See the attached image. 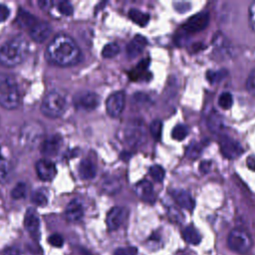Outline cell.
<instances>
[{"label":"cell","mask_w":255,"mask_h":255,"mask_svg":"<svg viewBox=\"0 0 255 255\" xmlns=\"http://www.w3.org/2000/svg\"><path fill=\"white\" fill-rule=\"evenodd\" d=\"M31 201L34 204L38 205V206H43L47 204L48 199H47V195L45 192L43 191H35L32 193L31 195Z\"/></svg>","instance_id":"obj_33"},{"label":"cell","mask_w":255,"mask_h":255,"mask_svg":"<svg viewBox=\"0 0 255 255\" xmlns=\"http://www.w3.org/2000/svg\"><path fill=\"white\" fill-rule=\"evenodd\" d=\"M48 242L50 245L54 247H62L64 243V239L60 234H53L48 238Z\"/></svg>","instance_id":"obj_38"},{"label":"cell","mask_w":255,"mask_h":255,"mask_svg":"<svg viewBox=\"0 0 255 255\" xmlns=\"http://www.w3.org/2000/svg\"><path fill=\"white\" fill-rule=\"evenodd\" d=\"M246 89L250 95L255 97V69H253L247 77Z\"/></svg>","instance_id":"obj_36"},{"label":"cell","mask_w":255,"mask_h":255,"mask_svg":"<svg viewBox=\"0 0 255 255\" xmlns=\"http://www.w3.org/2000/svg\"><path fill=\"white\" fill-rule=\"evenodd\" d=\"M9 9L6 5L0 4V22H4L7 20V18L9 16Z\"/></svg>","instance_id":"obj_41"},{"label":"cell","mask_w":255,"mask_h":255,"mask_svg":"<svg viewBox=\"0 0 255 255\" xmlns=\"http://www.w3.org/2000/svg\"><path fill=\"white\" fill-rule=\"evenodd\" d=\"M171 195L175 203L181 207L187 209L189 211H191L194 208L195 202L188 191L184 189H175L171 191Z\"/></svg>","instance_id":"obj_17"},{"label":"cell","mask_w":255,"mask_h":255,"mask_svg":"<svg viewBox=\"0 0 255 255\" xmlns=\"http://www.w3.org/2000/svg\"><path fill=\"white\" fill-rule=\"evenodd\" d=\"M150 132H151L152 136L155 141L161 140L162 132H163V123H162V121L154 120L150 126Z\"/></svg>","instance_id":"obj_28"},{"label":"cell","mask_w":255,"mask_h":255,"mask_svg":"<svg viewBox=\"0 0 255 255\" xmlns=\"http://www.w3.org/2000/svg\"><path fill=\"white\" fill-rule=\"evenodd\" d=\"M135 192L139 198L145 202L153 203L154 202V192L153 185L148 181H141L135 187Z\"/></svg>","instance_id":"obj_20"},{"label":"cell","mask_w":255,"mask_h":255,"mask_svg":"<svg viewBox=\"0 0 255 255\" xmlns=\"http://www.w3.org/2000/svg\"><path fill=\"white\" fill-rule=\"evenodd\" d=\"M62 138L59 135H53L48 138L44 139L40 146L41 153L44 156H54L58 153L59 150H60L62 146Z\"/></svg>","instance_id":"obj_13"},{"label":"cell","mask_w":255,"mask_h":255,"mask_svg":"<svg viewBox=\"0 0 255 255\" xmlns=\"http://www.w3.org/2000/svg\"><path fill=\"white\" fill-rule=\"evenodd\" d=\"M52 33V28L48 22L38 21L30 29V37L37 43H42L49 38Z\"/></svg>","instance_id":"obj_14"},{"label":"cell","mask_w":255,"mask_h":255,"mask_svg":"<svg viewBox=\"0 0 255 255\" xmlns=\"http://www.w3.org/2000/svg\"><path fill=\"white\" fill-rule=\"evenodd\" d=\"M183 238L187 243L193 245H197L202 241L201 234L193 226H187L184 229Z\"/></svg>","instance_id":"obj_24"},{"label":"cell","mask_w":255,"mask_h":255,"mask_svg":"<svg viewBox=\"0 0 255 255\" xmlns=\"http://www.w3.org/2000/svg\"><path fill=\"white\" fill-rule=\"evenodd\" d=\"M47 57L51 63L57 66L68 67L81 60V50L72 37L58 34L47 47Z\"/></svg>","instance_id":"obj_1"},{"label":"cell","mask_w":255,"mask_h":255,"mask_svg":"<svg viewBox=\"0 0 255 255\" xmlns=\"http://www.w3.org/2000/svg\"><path fill=\"white\" fill-rule=\"evenodd\" d=\"M45 130L43 125L38 121H30L25 123L19 134V143L25 150L31 151L41 146L44 141Z\"/></svg>","instance_id":"obj_4"},{"label":"cell","mask_w":255,"mask_h":255,"mask_svg":"<svg viewBox=\"0 0 255 255\" xmlns=\"http://www.w3.org/2000/svg\"><path fill=\"white\" fill-rule=\"evenodd\" d=\"M18 21L22 27L31 29L39 20H37L35 16L21 8L18 12Z\"/></svg>","instance_id":"obj_22"},{"label":"cell","mask_w":255,"mask_h":255,"mask_svg":"<svg viewBox=\"0 0 255 255\" xmlns=\"http://www.w3.org/2000/svg\"><path fill=\"white\" fill-rule=\"evenodd\" d=\"M67 109L66 98L57 91L48 93L42 101L41 112L44 116L51 118V119H57L61 117Z\"/></svg>","instance_id":"obj_5"},{"label":"cell","mask_w":255,"mask_h":255,"mask_svg":"<svg viewBox=\"0 0 255 255\" xmlns=\"http://www.w3.org/2000/svg\"><path fill=\"white\" fill-rule=\"evenodd\" d=\"M221 150L223 156L229 160L238 159L244 153L241 145L238 142L231 138H227V136H223L221 141Z\"/></svg>","instance_id":"obj_11"},{"label":"cell","mask_w":255,"mask_h":255,"mask_svg":"<svg viewBox=\"0 0 255 255\" xmlns=\"http://www.w3.org/2000/svg\"><path fill=\"white\" fill-rule=\"evenodd\" d=\"M58 10L61 14L66 15V16H71L74 12L72 4L68 1H60L58 3Z\"/></svg>","instance_id":"obj_35"},{"label":"cell","mask_w":255,"mask_h":255,"mask_svg":"<svg viewBox=\"0 0 255 255\" xmlns=\"http://www.w3.org/2000/svg\"><path fill=\"white\" fill-rule=\"evenodd\" d=\"M114 255H138V249L134 246L120 247L115 250Z\"/></svg>","instance_id":"obj_37"},{"label":"cell","mask_w":255,"mask_h":255,"mask_svg":"<svg viewBox=\"0 0 255 255\" xmlns=\"http://www.w3.org/2000/svg\"><path fill=\"white\" fill-rule=\"evenodd\" d=\"M227 75V72L225 70H219V71H208L206 74L207 80L214 84V83H219L221 80L224 79V77Z\"/></svg>","instance_id":"obj_29"},{"label":"cell","mask_w":255,"mask_h":255,"mask_svg":"<svg viewBox=\"0 0 255 255\" xmlns=\"http://www.w3.org/2000/svg\"><path fill=\"white\" fill-rule=\"evenodd\" d=\"M100 104V97L95 92L83 91L74 97V105L77 109L93 111Z\"/></svg>","instance_id":"obj_8"},{"label":"cell","mask_w":255,"mask_h":255,"mask_svg":"<svg viewBox=\"0 0 255 255\" xmlns=\"http://www.w3.org/2000/svg\"><path fill=\"white\" fill-rule=\"evenodd\" d=\"M29 44L23 36H15L0 47V64L15 67L21 64L28 54Z\"/></svg>","instance_id":"obj_2"},{"label":"cell","mask_w":255,"mask_h":255,"mask_svg":"<svg viewBox=\"0 0 255 255\" xmlns=\"http://www.w3.org/2000/svg\"><path fill=\"white\" fill-rule=\"evenodd\" d=\"M247 165H248V167L250 169L255 170V158H252V156H251V158H249L248 161H247Z\"/></svg>","instance_id":"obj_44"},{"label":"cell","mask_w":255,"mask_h":255,"mask_svg":"<svg viewBox=\"0 0 255 255\" xmlns=\"http://www.w3.org/2000/svg\"><path fill=\"white\" fill-rule=\"evenodd\" d=\"M119 53H120V46L114 42L107 44L102 50V56L108 59L116 57Z\"/></svg>","instance_id":"obj_27"},{"label":"cell","mask_w":255,"mask_h":255,"mask_svg":"<svg viewBox=\"0 0 255 255\" xmlns=\"http://www.w3.org/2000/svg\"><path fill=\"white\" fill-rule=\"evenodd\" d=\"M147 44L148 41L144 36L136 35L133 40L127 46V54L129 58L134 59L136 57H138L140 54H142Z\"/></svg>","instance_id":"obj_19"},{"label":"cell","mask_w":255,"mask_h":255,"mask_svg":"<svg viewBox=\"0 0 255 255\" xmlns=\"http://www.w3.org/2000/svg\"><path fill=\"white\" fill-rule=\"evenodd\" d=\"M36 171L39 179L44 182H49L55 178L57 173V169L53 162L46 159H42L36 163Z\"/></svg>","instance_id":"obj_12"},{"label":"cell","mask_w":255,"mask_h":255,"mask_svg":"<svg viewBox=\"0 0 255 255\" xmlns=\"http://www.w3.org/2000/svg\"><path fill=\"white\" fill-rule=\"evenodd\" d=\"M9 178V167L8 164L3 160L0 161V183L5 184Z\"/></svg>","instance_id":"obj_34"},{"label":"cell","mask_w":255,"mask_h":255,"mask_svg":"<svg viewBox=\"0 0 255 255\" xmlns=\"http://www.w3.org/2000/svg\"><path fill=\"white\" fill-rule=\"evenodd\" d=\"M129 17L133 22H135L136 24H138L142 27L146 26L150 21V15L149 14L144 13L143 11L135 9V8H133L129 11Z\"/></svg>","instance_id":"obj_23"},{"label":"cell","mask_w":255,"mask_h":255,"mask_svg":"<svg viewBox=\"0 0 255 255\" xmlns=\"http://www.w3.org/2000/svg\"><path fill=\"white\" fill-rule=\"evenodd\" d=\"M227 245L232 251L242 254L251 249L253 242L250 235L246 231L239 228H235L231 230L228 235Z\"/></svg>","instance_id":"obj_7"},{"label":"cell","mask_w":255,"mask_h":255,"mask_svg":"<svg viewBox=\"0 0 255 255\" xmlns=\"http://www.w3.org/2000/svg\"><path fill=\"white\" fill-rule=\"evenodd\" d=\"M79 170V175L82 180H91L95 178L97 168L93 161L86 159L81 162L79 166V170Z\"/></svg>","instance_id":"obj_21"},{"label":"cell","mask_w":255,"mask_h":255,"mask_svg":"<svg viewBox=\"0 0 255 255\" xmlns=\"http://www.w3.org/2000/svg\"><path fill=\"white\" fill-rule=\"evenodd\" d=\"M248 19H249V24H250L252 30L255 32V1L252 2L249 6Z\"/></svg>","instance_id":"obj_39"},{"label":"cell","mask_w":255,"mask_h":255,"mask_svg":"<svg viewBox=\"0 0 255 255\" xmlns=\"http://www.w3.org/2000/svg\"><path fill=\"white\" fill-rule=\"evenodd\" d=\"M125 102H126V97L124 92L118 91L111 94L106 102L107 113L112 118L119 117L125 108Z\"/></svg>","instance_id":"obj_10"},{"label":"cell","mask_w":255,"mask_h":255,"mask_svg":"<svg viewBox=\"0 0 255 255\" xmlns=\"http://www.w3.org/2000/svg\"><path fill=\"white\" fill-rule=\"evenodd\" d=\"M188 128L186 125H178L175 126L171 132V136L176 141L185 140L188 135Z\"/></svg>","instance_id":"obj_26"},{"label":"cell","mask_w":255,"mask_h":255,"mask_svg":"<svg viewBox=\"0 0 255 255\" xmlns=\"http://www.w3.org/2000/svg\"><path fill=\"white\" fill-rule=\"evenodd\" d=\"M84 215V208L80 202L76 200L70 202L65 210V218L70 222L79 221Z\"/></svg>","instance_id":"obj_18"},{"label":"cell","mask_w":255,"mask_h":255,"mask_svg":"<svg viewBox=\"0 0 255 255\" xmlns=\"http://www.w3.org/2000/svg\"><path fill=\"white\" fill-rule=\"evenodd\" d=\"M209 23V13L202 11L188 18L187 22L183 25L185 32L187 33H197L204 30Z\"/></svg>","instance_id":"obj_9"},{"label":"cell","mask_w":255,"mask_h":255,"mask_svg":"<svg viewBox=\"0 0 255 255\" xmlns=\"http://www.w3.org/2000/svg\"><path fill=\"white\" fill-rule=\"evenodd\" d=\"M20 254L21 251L16 247H7L3 252V255H20Z\"/></svg>","instance_id":"obj_42"},{"label":"cell","mask_w":255,"mask_h":255,"mask_svg":"<svg viewBox=\"0 0 255 255\" xmlns=\"http://www.w3.org/2000/svg\"><path fill=\"white\" fill-rule=\"evenodd\" d=\"M26 191H27V187L24 183H18L14 188L11 191V197L14 200H20L23 199L25 195H26Z\"/></svg>","instance_id":"obj_31"},{"label":"cell","mask_w":255,"mask_h":255,"mask_svg":"<svg viewBox=\"0 0 255 255\" xmlns=\"http://www.w3.org/2000/svg\"><path fill=\"white\" fill-rule=\"evenodd\" d=\"M124 141L131 148H139L147 141V128L143 121H130L124 129Z\"/></svg>","instance_id":"obj_6"},{"label":"cell","mask_w":255,"mask_h":255,"mask_svg":"<svg viewBox=\"0 0 255 255\" xmlns=\"http://www.w3.org/2000/svg\"><path fill=\"white\" fill-rule=\"evenodd\" d=\"M24 225L33 238H39V235H40V221H39L37 212L33 208L27 210L24 219Z\"/></svg>","instance_id":"obj_16"},{"label":"cell","mask_w":255,"mask_h":255,"mask_svg":"<svg viewBox=\"0 0 255 255\" xmlns=\"http://www.w3.org/2000/svg\"><path fill=\"white\" fill-rule=\"evenodd\" d=\"M233 104V97L230 93L224 92L219 98V105L223 110H228L232 107Z\"/></svg>","instance_id":"obj_30"},{"label":"cell","mask_w":255,"mask_h":255,"mask_svg":"<svg viewBox=\"0 0 255 255\" xmlns=\"http://www.w3.org/2000/svg\"><path fill=\"white\" fill-rule=\"evenodd\" d=\"M207 125L211 132L213 133H220L223 128V123L221 117L215 112H212L208 116Z\"/></svg>","instance_id":"obj_25"},{"label":"cell","mask_w":255,"mask_h":255,"mask_svg":"<svg viewBox=\"0 0 255 255\" xmlns=\"http://www.w3.org/2000/svg\"><path fill=\"white\" fill-rule=\"evenodd\" d=\"M4 159H3V156H2V154H1V149H0V161H3Z\"/></svg>","instance_id":"obj_45"},{"label":"cell","mask_w":255,"mask_h":255,"mask_svg":"<svg viewBox=\"0 0 255 255\" xmlns=\"http://www.w3.org/2000/svg\"><path fill=\"white\" fill-rule=\"evenodd\" d=\"M150 174L155 182L162 183L165 179L166 171L161 166H153L150 169Z\"/></svg>","instance_id":"obj_32"},{"label":"cell","mask_w":255,"mask_h":255,"mask_svg":"<svg viewBox=\"0 0 255 255\" xmlns=\"http://www.w3.org/2000/svg\"><path fill=\"white\" fill-rule=\"evenodd\" d=\"M20 104V94L14 78L0 73V106L6 110H14Z\"/></svg>","instance_id":"obj_3"},{"label":"cell","mask_w":255,"mask_h":255,"mask_svg":"<svg viewBox=\"0 0 255 255\" xmlns=\"http://www.w3.org/2000/svg\"><path fill=\"white\" fill-rule=\"evenodd\" d=\"M126 217V209L121 206L113 207L107 215V226L109 230H116L119 228Z\"/></svg>","instance_id":"obj_15"},{"label":"cell","mask_w":255,"mask_h":255,"mask_svg":"<svg viewBox=\"0 0 255 255\" xmlns=\"http://www.w3.org/2000/svg\"><path fill=\"white\" fill-rule=\"evenodd\" d=\"M187 154L189 159H197L199 158V155L201 154V149L195 146V145H192L190 146L188 149H187Z\"/></svg>","instance_id":"obj_40"},{"label":"cell","mask_w":255,"mask_h":255,"mask_svg":"<svg viewBox=\"0 0 255 255\" xmlns=\"http://www.w3.org/2000/svg\"><path fill=\"white\" fill-rule=\"evenodd\" d=\"M38 5L40 6V8L42 10H48L50 8V6L52 5L51 1H46V0H42V1H39Z\"/></svg>","instance_id":"obj_43"}]
</instances>
